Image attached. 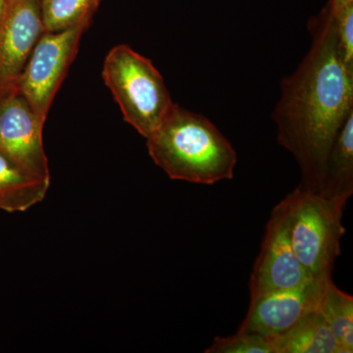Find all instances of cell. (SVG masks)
<instances>
[{"label":"cell","instance_id":"obj_1","mask_svg":"<svg viewBox=\"0 0 353 353\" xmlns=\"http://www.w3.org/2000/svg\"><path fill=\"white\" fill-rule=\"evenodd\" d=\"M308 31L310 48L281 82L272 119L279 145L301 169L299 187L319 194L330 150L353 113V72L343 61L329 2L309 20Z\"/></svg>","mask_w":353,"mask_h":353},{"label":"cell","instance_id":"obj_2","mask_svg":"<svg viewBox=\"0 0 353 353\" xmlns=\"http://www.w3.org/2000/svg\"><path fill=\"white\" fill-rule=\"evenodd\" d=\"M146 145L172 180L214 185L234 178L238 157L233 145L205 116L179 104L146 139Z\"/></svg>","mask_w":353,"mask_h":353},{"label":"cell","instance_id":"obj_3","mask_svg":"<svg viewBox=\"0 0 353 353\" xmlns=\"http://www.w3.org/2000/svg\"><path fill=\"white\" fill-rule=\"evenodd\" d=\"M102 78L124 120L145 139L157 131L175 104L152 62L127 44L109 50Z\"/></svg>","mask_w":353,"mask_h":353},{"label":"cell","instance_id":"obj_4","mask_svg":"<svg viewBox=\"0 0 353 353\" xmlns=\"http://www.w3.org/2000/svg\"><path fill=\"white\" fill-rule=\"evenodd\" d=\"M290 241L297 259L314 278H332L341 255L345 206L297 185L285 196Z\"/></svg>","mask_w":353,"mask_h":353},{"label":"cell","instance_id":"obj_5","mask_svg":"<svg viewBox=\"0 0 353 353\" xmlns=\"http://www.w3.org/2000/svg\"><path fill=\"white\" fill-rule=\"evenodd\" d=\"M87 29L81 26L64 31L43 32L17 80L21 94L43 122Z\"/></svg>","mask_w":353,"mask_h":353},{"label":"cell","instance_id":"obj_6","mask_svg":"<svg viewBox=\"0 0 353 353\" xmlns=\"http://www.w3.org/2000/svg\"><path fill=\"white\" fill-rule=\"evenodd\" d=\"M44 123L21 94L17 82L0 85V152L30 175L50 182Z\"/></svg>","mask_w":353,"mask_h":353},{"label":"cell","instance_id":"obj_7","mask_svg":"<svg viewBox=\"0 0 353 353\" xmlns=\"http://www.w3.org/2000/svg\"><path fill=\"white\" fill-rule=\"evenodd\" d=\"M315 279L301 263L290 241L285 199L274 208L267 223L261 250L250 281V301L275 292L292 289Z\"/></svg>","mask_w":353,"mask_h":353},{"label":"cell","instance_id":"obj_8","mask_svg":"<svg viewBox=\"0 0 353 353\" xmlns=\"http://www.w3.org/2000/svg\"><path fill=\"white\" fill-rule=\"evenodd\" d=\"M330 279H312L299 287L275 290L252 299L239 331L263 336L284 333L304 316L319 309L323 290Z\"/></svg>","mask_w":353,"mask_h":353},{"label":"cell","instance_id":"obj_9","mask_svg":"<svg viewBox=\"0 0 353 353\" xmlns=\"http://www.w3.org/2000/svg\"><path fill=\"white\" fill-rule=\"evenodd\" d=\"M43 32L41 0H6L0 22V85L17 82Z\"/></svg>","mask_w":353,"mask_h":353},{"label":"cell","instance_id":"obj_10","mask_svg":"<svg viewBox=\"0 0 353 353\" xmlns=\"http://www.w3.org/2000/svg\"><path fill=\"white\" fill-rule=\"evenodd\" d=\"M267 336L274 353H345L319 310L304 316L284 333Z\"/></svg>","mask_w":353,"mask_h":353},{"label":"cell","instance_id":"obj_11","mask_svg":"<svg viewBox=\"0 0 353 353\" xmlns=\"http://www.w3.org/2000/svg\"><path fill=\"white\" fill-rule=\"evenodd\" d=\"M318 194L343 206L353 194V113L332 145Z\"/></svg>","mask_w":353,"mask_h":353},{"label":"cell","instance_id":"obj_12","mask_svg":"<svg viewBox=\"0 0 353 353\" xmlns=\"http://www.w3.org/2000/svg\"><path fill=\"white\" fill-rule=\"evenodd\" d=\"M50 185V181L30 175L0 152V210H28L43 201Z\"/></svg>","mask_w":353,"mask_h":353},{"label":"cell","instance_id":"obj_13","mask_svg":"<svg viewBox=\"0 0 353 353\" xmlns=\"http://www.w3.org/2000/svg\"><path fill=\"white\" fill-rule=\"evenodd\" d=\"M343 352H353V297L327 281L320 301L319 309Z\"/></svg>","mask_w":353,"mask_h":353},{"label":"cell","instance_id":"obj_14","mask_svg":"<svg viewBox=\"0 0 353 353\" xmlns=\"http://www.w3.org/2000/svg\"><path fill=\"white\" fill-rule=\"evenodd\" d=\"M101 0H41L44 32L90 27Z\"/></svg>","mask_w":353,"mask_h":353},{"label":"cell","instance_id":"obj_15","mask_svg":"<svg viewBox=\"0 0 353 353\" xmlns=\"http://www.w3.org/2000/svg\"><path fill=\"white\" fill-rule=\"evenodd\" d=\"M205 353H274L268 336L253 332L238 331L226 338L217 336Z\"/></svg>","mask_w":353,"mask_h":353},{"label":"cell","instance_id":"obj_16","mask_svg":"<svg viewBox=\"0 0 353 353\" xmlns=\"http://www.w3.org/2000/svg\"><path fill=\"white\" fill-rule=\"evenodd\" d=\"M334 15L343 61L347 68L353 72V6L347 7L341 12L334 13Z\"/></svg>","mask_w":353,"mask_h":353},{"label":"cell","instance_id":"obj_17","mask_svg":"<svg viewBox=\"0 0 353 353\" xmlns=\"http://www.w3.org/2000/svg\"><path fill=\"white\" fill-rule=\"evenodd\" d=\"M329 4L333 12L338 13L347 7L353 6V0H329Z\"/></svg>","mask_w":353,"mask_h":353},{"label":"cell","instance_id":"obj_18","mask_svg":"<svg viewBox=\"0 0 353 353\" xmlns=\"http://www.w3.org/2000/svg\"><path fill=\"white\" fill-rule=\"evenodd\" d=\"M4 4H6V0H0V22H1L2 15H3Z\"/></svg>","mask_w":353,"mask_h":353}]
</instances>
